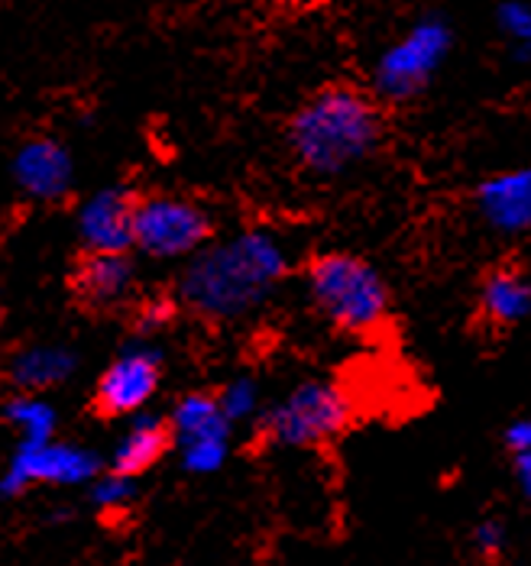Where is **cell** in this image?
<instances>
[{
	"instance_id": "obj_1",
	"label": "cell",
	"mask_w": 531,
	"mask_h": 566,
	"mask_svg": "<svg viewBox=\"0 0 531 566\" xmlns=\"http://www.w3.org/2000/svg\"><path fill=\"white\" fill-rule=\"evenodd\" d=\"M285 275V253L269 233H240L211 247L181 279L185 302L218 321H233L263 305Z\"/></svg>"
},
{
	"instance_id": "obj_2",
	"label": "cell",
	"mask_w": 531,
	"mask_h": 566,
	"mask_svg": "<svg viewBox=\"0 0 531 566\" xmlns=\"http://www.w3.org/2000/svg\"><path fill=\"white\" fill-rule=\"evenodd\" d=\"M292 149L317 175H341L369 156L379 139V117L354 87H327L295 114Z\"/></svg>"
},
{
	"instance_id": "obj_3",
	"label": "cell",
	"mask_w": 531,
	"mask_h": 566,
	"mask_svg": "<svg viewBox=\"0 0 531 566\" xmlns=\"http://www.w3.org/2000/svg\"><path fill=\"white\" fill-rule=\"evenodd\" d=\"M309 292L317 311L351 334L376 331L389 311V292L379 272L344 253H331L311 262Z\"/></svg>"
},
{
	"instance_id": "obj_4",
	"label": "cell",
	"mask_w": 531,
	"mask_h": 566,
	"mask_svg": "<svg viewBox=\"0 0 531 566\" xmlns=\"http://www.w3.org/2000/svg\"><path fill=\"white\" fill-rule=\"evenodd\" d=\"M351 421V401L331 382H302L266 415V434L279 447H321Z\"/></svg>"
},
{
	"instance_id": "obj_5",
	"label": "cell",
	"mask_w": 531,
	"mask_h": 566,
	"mask_svg": "<svg viewBox=\"0 0 531 566\" xmlns=\"http://www.w3.org/2000/svg\"><path fill=\"white\" fill-rule=\"evenodd\" d=\"M211 233L205 211L181 198H146L133 211V247L156 260H176L195 253Z\"/></svg>"
},
{
	"instance_id": "obj_6",
	"label": "cell",
	"mask_w": 531,
	"mask_h": 566,
	"mask_svg": "<svg viewBox=\"0 0 531 566\" xmlns=\"http://www.w3.org/2000/svg\"><path fill=\"white\" fill-rule=\"evenodd\" d=\"M447 43H450V36L441 23L431 20V23L415 27L402 43H396L383 55L379 72H376L379 91L389 97H408L418 87L428 85L435 69L441 65Z\"/></svg>"
},
{
	"instance_id": "obj_7",
	"label": "cell",
	"mask_w": 531,
	"mask_h": 566,
	"mask_svg": "<svg viewBox=\"0 0 531 566\" xmlns=\"http://www.w3.org/2000/svg\"><path fill=\"white\" fill-rule=\"evenodd\" d=\"M94 473H97L94 453L82 450V447H65V443L52 440V443H43V447H20L10 470L0 480V489L7 495H17L33 482L75 485V482H88Z\"/></svg>"
},
{
	"instance_id": "obj_8",
	"label": "cell",
	"mask_w": 531,
	"mask_h": 566,
	"mask_svg": "<svg viewBox=\"0 0 531 566\" xmlns=\"http://www.w3.org/2000/svg\"><path fill=\"white\" fill-rule=\"evenodd\" d=\"M159 386V359L153 353L121 356L97 382V408L104 415H133L139 411Z\"/></svg>"
},
{
	"instance_id": "obj_9",
	"label": "cell",
	"mask_w": 531,
	"mask_h": 566,
	"mask_svg": "<svg viewBox=\"0 0 531 566\" xmlns=\"http://www.w3.org/2000/svg\"><path fill=\"white\" fill-rule=\"evenodd\" d=\"M133 211L136 201L121 188L101 191L85 201L79 227L91 253H124L133 247Z\"/></svg>"
},
{
	"instance_id": "obj_10",
	"label": "cell",
	"mask_w": 531,
	"mask_h": 566,
	"mask_svg": "<svg viewBox=\"0 0 531 566\" xmlns=\"http://www.w3.org/2000/svg\"><path fill=\"white\" fill-rule=\"evenodd\" d=\"M477 205H480V218L499 233L531 230V166L492 175L489 181H483Z\"/></svg>"
},
{
	"instance_id": "obj_11",
	"label": "cell",
	"mask_w": 531,
	"mask_h": 566,
	"mask_svg": "<svg viewBox=\"0 0 531 566\" xmlns=\"http://www.w3.org/2000/svg\"><path fill=\"white\" fill-rule=\"evenodd\" d=\"M72 178V166L62 146L49 143V139H33L20 149L17 156V181L27 195L52 201L62 198Z\"/></svg>"
},
{
	"instance_id": "obj_12",
	"label": "cell",
	"mask_w": 531,
	"mask_h": 566,
	"mask_svg": "<svg viewBox=\"0 0 531 566\" xmlns=\"http://www.w3.org/2000/svg\"><path fill=\"white\" fill-rule=\"evenodd\" d=\"M79 292L88 298L91 305H111L127 295L133 282L131 262L124 253H91L79 269Z\"/></svg>"
},
{
	"instance_id": "obj_13",
	"label": "cell",
	"mask_w": 531,
	"mask_h": 566,
	"mask_svg": "<svg viewBox=\"0 0 531 566\" xmlns=\"http://www.w3.org/2000/svg\"><path fill=\"white\" fill-rule=\"evenodd\" d=\"M531 311V285L522 272L499 269L483 285V314L492 324H516Z\"/></svg>"
},
{
	"instance_id": "obj_14",
	"label": "cell",
	"mask_w": 531,
	"mask_h": 566,
	"mask_svg": "<svg viewBox=\"0 0 531 566\" xmlns=\"http://www.w3.org/2000/svg\"><path fill=\"white\" fill-rule=\"evenodd\" d=\"M166 447H169V431H166V424H159V421H149V418H143V421H136L127 437L121 440V447H117V453H114V470L121 473V476H139L143 470H149L163 453H166Z\"/></svg>"
},
{
	"instance_id": "obj_15",
	"label": "cell",
	"mask_w": 531,
	"mask_h": 566,
	"mask_svg": "<svg viewBox=\"0 0 531 566\" xmlns=\"http://www.w3.org/2000/svg\"><path fill=\"white\" fill-rule=\"evenodd\" d=\"M227 415H223L221 401L211 395H188L176 405L173 415V428L181 437V443L188 440H205V437H227Z\"/></svg>"
},
{
	"instance_id": "obj_16",
	"label": "cell",
	"mask_w": 531,
	"mask_h": 566,
	"mask_svg": "<svg viewBox=\"0 0 531 566\" xmlns=\"http://www.w3.org/2000/svg\"><path fill=\"white\" fill-rule=\"evenodd\" d=\"M72 373V356L65 349L37 347L23 356H17L13 363V379L27 389H45L62 382Z\"/></svg>"
},
{
	"instance_id": "obj_17",
	"label": "cell",
	"mask_w": 531,
	"mask_h": 566,
	"mask_svg": "<svg viewBox=\"0 0 531 566\" xmlns=\"http://www.w3.org/2000/svg\"><path fill=\"white\" fill-rule=\"evenodd\" d=\"M10 421L17 424L20 431V447H43V443H52V434H55V411L40 401V398H17L10 401L7 408Z\"/></svg>"
},
{
	"instance_id": "obj_18",
	"label": "cell",
	"mask_w": 531,
	"mask_h": 566,
	"mask_svg": "<svg viewBox=\"0 0 531 566\" xmlns=\"http://www.w3.org/2000/svg\"><path fill=\"white\" fill-rule=\"evenodd\" d=\"M181 457L191 473H215L227 457V437L188 440V443H181Z\"/></svg>"
},
{
	"instance_id": "obj_19",
	"label": "cell",
	"mask_w": 531,
	"mask_h": 566,
	"mask_svg": "<svg viewBox=\"0 0 531 566\" xmlns=\"http://www.w3.org/2000/svg\"><path fill=\"white\" fill-rule=\"evenodd\" d=\"M218 401H221L227 421H240V418H250L257 411V389H253V382L240 379V382H230Z\"/></svg>"
},
{
	"instance_id": "obj_20",
	"label": "cell",
	"mask_w": 531,
	"mask_h": 566,
	"mask_svg": "<svg viewBox=\"0 0 531 566\" xmlns=\"http://www.w3.org/2000/svg\"><path fill=\"white\" fill-rule=\"evenodd\" d=\"M499 23L502 30L522 45V49H531V7L529 3H519V0H509L502 10H499Z\"/></svg>"
},
{
	"instance_id": "obj_21",
	"label": "cell",
	"mask_w": 531,
	"mask_h": 566,
	"mask_svg": "<svg viewBox=\"0 0 531 566\" xmlns=\"http://www.w3.org/2000/svg\"><path fill=\"white\" fill-rule=\"evenodd\" d=\"M133 499V482L131 476H111V480L97 482V489H94V502L101 505V509H121V505H127Z\"/></svg>"
},
{
	"instance_id": "obj_22",
	"label": "cell",
	"mask_w": 531,
	"mask_h": 566,
	"mask_svg": "<svg viewBox=\"0 0 531 566\" xmlns=\"http://www.w3.org/2000/svg\"><path fill=\"white\" fill-rule=\"evenodd\" d=\"M506 443L516 450V453H529L531 450V421H516L509 431H506Z\"/></svg>"
},
{
	"instance_id": "obj_23",
	"label": "cell",
	"mask_w": 531,
	"mask_h": 566,
	"mask_svg": "<svg viewBox=\"0 0 531 566\" xmlns=\"http://www.w3.org/2000/svg\"><path fill=\"white\" fill-rule=\"evenodd\" d=\"M477 541H480L487 551H492V547H499V541H502V531H499L496 524H483V527L477 531Z\"/></svg>"
},
{
	"instance_id": "obj_24",
	"label": "cell",
	"mask_w": 531,
	"mask_h": 566,
	"mask_svg": "<svg viewBox=\"0 0 531 566\" xmlns=\"http://www.w3.org/2000/svg\"><path fill=\"white\" fill-rule=\"evenodd\" d=\"M519 480H522V489L531 495V450L529 453H519Z\"/></svg>"
}]
</instances>
